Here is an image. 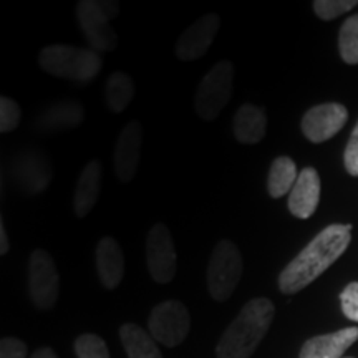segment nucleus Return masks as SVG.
Returning <instances> with one entry per match:
<instances>
[{"instance_id":"obj_1","label":"nucleus","mask_w":358,"mask_h":358,"mask_svg":"<svg viewBox=\"0 0 358 358\" xmlns=\"http://www.w3.org/2000/svg\"><path fill=\"white\" fill-rule=\"evenodd\" d=\"M352 241V224H332L320 231L279 275L282 294L301 292L337 262Z\"/></svg>"},{"instance_id":"obj_2","label":"nucleus","mask_w":358,"mask_h":358,"mask_svg":"<svg viewBox=\"0 0 358 358\" xmlns=\"http://www.w3.org/2000/svg\"><path fill=\"white\" fill-rule=\"evenodd\" d=\"M275 307L267 297H256L241 308L219 338L217 358H250L271 329Z\"/></svg>"},{"instance_id":"obj_3","label":"nucleus","mask_w":358,"mask_h":358,"mask_svg":"<svg viewBox=\"0 0 358 358\" xmlns=\"http://www.w3.org/2000/svg\"><path fill=\"white\" fill-rule=\"evenodd\" d=\"M38 64L52 77L88 83L100 73L103 60L101 53L92 50L90 47L48 45L40 52Z\"/></svg>"},{"instance_id":"obj_4","label":"nucleus","mask_w":358,"mask_h":358,"mask_svg":"<svg viewBox=\"0 0 358 358\" xmlns=\"http://www.w3.org/2000/svg\"><path fill=\"white\" fill-rule=\"evenodd\" d=\"M244 272L243 254L231 241H219L208 264V290L217 302H226L234 294Z\"/></svg>"},{"instance_id":"obj_5","label":"nucleus","mask_w":358,"mask_h":358,"mask_svg":"<svg viewBox=\"0 0 358 358\" xmlns=\"http://www.w3.org/2000/svg\"><path fill=\"white\" fill-rule=\"evenodd\" d=\"M118 3L105 0H82L77 3V19L88 47L98 53L115 50L116 32L111 29L110 20L118 15Z\"/></svg>"},{"instance_id":"obj_6","label":"nucleus","mask_w":358,"mask_h":358,"mask_svg":"<svg viewBox=\"0 0 358 358\" xmlns=\"http://www.w3.org/2000/svg\"><path fill=\"white\" fill-rule=\"evenodd\" d=\"M234 65L229 60H221L201 80L194 96L196 111L206 122L216 120L232 95Z\"/></svg>"},{"instance_id":"obj_7","label":"nucleus","mask_w":358,"mask_h":358,"mask_svg":"<svg viewBox=\"0 0 358 358\" xmlns=\"http://www.w3.org/2000/svg\"><path fill=\"white\" fill-rule=\"evenodd\" d=\"M8 179L22 194H40L52 181L50 159L37 148L22 150L8 163Z\"/></svg>"},{"instance_id":"obj_8","label":"nucleus","mask_w":358,"mask_h":358,"mask_svg":"<svg viewBox=\"0 0 358 358\" xmlns=\"http://www.w3.org/2000/svg\"><path fill=\"white\" fill-rule=\"evenodd\" d=\"M191 329V315L185 303L164 301L156 306L148 319V330L164 347H178L185 342Z\"/></svg>"},{"instance_id":"obj_9","label":"nucleus","mask_w":358,"mask_h":358,"mask_svg":"<svg viewBox=\"0 0 358 358\" xmlns=\"http://www.w3.org/2000/svg\"><path fill=\"white\" fill-rule=\"evenodd\" d=\"M29 294L38 310H50L60 295V277L50 254L35 249L29 261Z\"/></svg>"},{"instance_id":"obj_10","label":"nucleus","mask_w":358,"mask_h":358,"mask_svg":"<svg viewBox=\"0 0 358 358\" xmlns=\"http://www.w3.org/2000/svg\"><path fill=\"white\" fill-rule=\"evenodd\" d=\"M146 264L151 279L158 284H169L176 275V248H174L171 232H169L166 224H155L148 232Z\"/></svg>"},{"instance_id":"obj_11","label":"nucleus","mask_w":358,"mask_h":358,"mask_svg":"<svg viewBox=\"0 0 358 358\" xmlns=\"http://www.w3.org/2000/svg\"><path fill=\"white\" fill-rule=\"evenodd\" d=\"M221 27V19L216 13H206L179 35L174 45V53L179 60H198L209 50Z\"/></svg>"},{"instance_id":"obj_12","label":"nucleus","mask_w":358,"mask_h":358,"mask_svg":"<svg viewBox=\"0 0 358 358\" xmlns=\"http://www.w3.org/2000/svg\"><path fill=\"white\" fill-rule=\"evenodd\" d=\"M348 111L340 103H324L313 106L303 115L302 133L312 143H324L334 138L340 129L345 127Z\"/></svg>"},{"instance_id":"obj_13","label":"nucleus","mask_w":358,"mask_h":358,"mask_svg":"<svg viewBox=\"0 0 358 358\" xmlns=\"http://www.w3.org/2000/svg\"><path fill=\"white\" fill-rule=\"evenodd\" d=\"M141 145L143 128L140 123L131 120L124 124L120 133L113 155L116 176L122 182H131L133 178L136 176L141 159Z\"/></svg>"},{"instance_id":"obj_14","label":"nucleus","mask_w":358,"mask_h":358,"mask_svg":"<svg viewBox=\"0 0 358 358\" xmlns=\"http://www.w3.org/2000/svg\"><path fill=\"white\" fill-rule=\"evenodd\" d=\"M320 176L317 169L303 168L289 194V211L299 219H308L317 211L320 201Z\"/></svg>"},{"instance_id":"obj_15","label":"nucleus","mask_w":358,"mask_h":358,"mask_svg":"<svg viewBox=\"0 0 358 358\" xmlns=\"http://www.w3.org/2000/svg\"><path fill=\"white\" fill-rule=\"evenodd\" d=\"M85 110L78 101H58L42 111L34 124L35 133L57 134L82 124Z\"/></svg>"},{"instance_id":"obj_16","label":"nucleus","mask_w":358,"mask_h":358,"mask_svg":"<svg viewBox=\"0 0 358 358\" xmlns=\"http://www.w3.org/2000/svg\"><path fill=\"white\" fill-rule=\"evenodd\" d=\"M358 340V327H347L334 334L308 338L301 348L299 358H342Z\"/></svg>"},{"instance_id":"obj_17","label":"nucleus","mask_w":358,"mask_h":358,"mask_svg":"<svg viewBox=\"0 0 358 358\" xmlns=\"http://www.w3.org/2000/svg\"><path fill=\"white\" fill-rule=\"evenodd\" d=\"M95 257L98 277L103 287L115 290L124 277V256L122 248L113 237L106 236L98 243Z\"/></svg>"},{"instance_id":"obj_18","label":"nucleus","mask_w":358,"mask_h":358,"mask_svg":"<svg viewBox=\"0 0 358 358\" xmlns=\"http://www.w3.org/2000/svg\"><path fill=\"white\" fill-rule=\"evenodd\" d=\"M101 163L96 159L88 161L80 173L73 196V211L77 217H85L95 208L101 191Z\"/></svg>"},{"instance_id":"obj_19","label":"nucleus","mask_w":358,"mask_h":358,"mask_svg":"<svg viewBox=\"0 0 358 358\" xmlns=\"http://www.w3.org/2000/svg\"><path fill=\"white\" fill-rule=\"evenodd\" d=\"M232 131L236 140L243 145H257L264 140L267 131V115L261 106L245 103L236 111Z\"/></svg>"},{"instance_id":"obj_20","label":"nucleus","mask_w":358,"mask_h":358,"mask_svg":"<svg viewBox=\"0 0 358 358\" xmlns=\"http://www.w3.org/2000/svg\"><path fill=\"white\" fill-rule=\"evenodd\" d=\"M123 348L128 358H163L156 340L150 332L136 324H124L120 329Z\"/></svg>"},{"instance_id":"obj_21","label":"nucleus","mask_w":358,"mask_h":358,"mask_svg":"<svg viewBox=\"0 0 358 358\" xmlns=\"http://www.w3.org/2000/svg\"><path fill=\"white\" fill-rule=\"evenodd\" d=\"M297 164L289 156H279L272 161L267 176V191L268 196L279 199L282 196L290 194L292 187L297 181Z\"/></svg>"},{"instance_id":"obj_22","label":"nucleus","mask_w":358,"mask_h":358,"mask_svg":"<svg viewBox=\"0 0 358 358\" xmlns=\"http://www.w3.org/2000/svg\"><path fill=\"white\" fill-rule=\"evenodd\" d=\"M134 95V83L131 77L124 71L111 73L105 85V98L108 108L113 113H122L128 108Z\"/></svg>"},{"instance_id":"obj_23","label":"nucleus","mask_w":358,"mask_h":358,"mask_svg":"<svg viewBox=\"0 0 358 358\" xmlns=\"http://www.w3.org/2000/svg\"><path fill=\"white\" fill-rule=\"evenodd\" d=\"M338 52L345 64H358V15L343 22L338 34Z\"/></svg>"},{"instance_id":"obj_24","label":"nucleus","mask_w":358,"mask_h":358,"mask_svg":"<svg viewBox=\"0 0 358 358\" xmlns=\"http://www.w3.org/2000/svg\"><path fill=\"white\" fill-rule=\"evenodd\" d=\"M75 353L78 358H110L108 345L100 335L83 334L75 340Z\"/></svg>"},{"instance_id":"obj_25","label":"nucleus","mask_w":358,"mask_h":358,"mask_svg":"<svg viewBox=\"0 0 358 358\" xmlns=\"http://www.w3.org/2000/svg\"><path fill=\"white\" fill-rule=\"evenodd\" d=\"M358 6V0H315L313 2V12L322 20H334L343 13L350 12L353 7Z\"/></svg>"},{"instance_id":"obj_26","label":"nucleus","mask_w":358,"mask_h":358,"mask_svg":"<svg viewBox=\"0 0 358 358\" xmlns=\"http://www.w3.org/2000/svg\"><path fill=\"white\" fill-rule=\"evenodd\" d=\"M22 111L15 100L8 96L0 98V131L10 133L20 124Z\"/></svg>"},{"instance_id":"obj_27","label":"nucleus","mask_w":358,"mask_h":358,"mask_svg":"<svg viewBox=\"0 0 358 358\" xmlns=\"http://www.w3.org/2000/svg\"><path fill=\"white\" fill-rule=\"evenodd\" d=\"M340 306L348 320L358 322V282H350L340 294Z\"/></svg>"},{"instance_id":"obj_28","label":"nucleus","mask_w":358,"mask_h":358,"mask_svg":"<svg viewBox=\"0 0 358 358\" xmlns=\"http://www.w3.org/2000/svg\"><path fill=\"white\" fill-rule=\"evenodd\" d=\"M343 163H345L347 173L350 176L358 178V123L353 128L350 140L347 143L345 153H343Z\"/></svg>"},{"instance_id":"obj_29","label":"nucleus","mask_w":358,"mask_h":358,"mask_svg":"<svg viewBox=\"0 0 358 358\" xmlns=\"http://www.w3.org/2000/svg\"><path fill=\"white\" fill-rule=\"evenodd\" d=\"M27 345L20 338L6 337L0 340V358H25Z\"/></svg>"},{"instance_id":"obj_30","label":"nucleus","mask_w":358,"mask_h":358,"mask_svg":"<svg viewBox=\"0 0 358 358\" xmlns=\"http://www.w3.org/2000/svg\"><path fill=\"white\" fill-rule=\"evenodd\" d=\"M8 236H7V229H6V224H3V221H0V254L2 256H6V254L8 252Z\"/></svg>"},{"instance_id":"obj_31","label":"nucleus","mask_w":358,"mask_h":358,"mask_svg":"<svg viewBox=\"0 0 358 358\" xmlns=\"http://www.w3.org/2000/svg\"><path fill=\"white\" fill-rule=\"evenodd\" d=\"M30 358H58V357L50 347H42L38 348V350H35Z\"/></svg>"}]
</instances>
